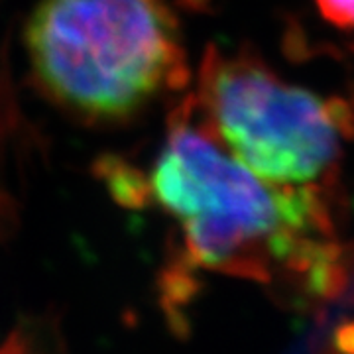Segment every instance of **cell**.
I'll return each mask as SVG.
<instances>
[{
  "label": "cell",
  "mask_w": 354,
  "mask_h": 354,
  "mask_svg": "<svg viewBox=\"0 0 354 354\" xmlns=\"http://www.w3.org/2000/svg\"><path fill=\"white\" fill-rule=\"evenodd\" d=\"M26 50L53 101L101 120L138 113L183 71L164 0H39Z\"/></svg>",
  "instance_id": "1"
},
{
  "label": "cell",
  "mask_w": 354,
  "mask_h": 354,
  "mask_svg": "<svg viewBox=\"0 0 354 354\" xmlns=\"http://www.w3.org/2000/svg\"><path fill=\"white\" fill-rule=\"evenodd\" d=\"M152 191L211 268L258 252L288 258L321 216L311 191L274 185L236 162L213 136L181 120L152 171Z\"/></svg>",
  "instance_id": "2"
},
{
  "label": "cell",
  "mask_w": 354,
  "mask_h": 354,
  "mask_svg": "<svg viewBox=\"0 0 354 354\" xmlns=\"http://www.w3.org/2000/svg\"><path fill=\"white\" fill-rule=\"evenodd\" d=\"M201 102L230 156L268 183H309L337 158L341 132L329 104L252 59L209 55Z\"/></svg>",
  "instance_id": "3"
},
{
  "label": "cell",
  "mask_w": 354,
  "mask_h": 354,
  "mask_svg": "<svg viewBox=\"0 0 354 354\" xmlns=\"http://www.w3.org/2000/svg\"><path fill=\"white\" fill-rule=\"evenodd\" d=\"M321 16L342 30L354 28V0H315Z\"/></svg>",
  "instance_id": "4"
}]
</instances>
